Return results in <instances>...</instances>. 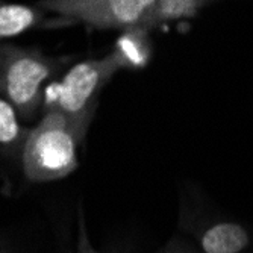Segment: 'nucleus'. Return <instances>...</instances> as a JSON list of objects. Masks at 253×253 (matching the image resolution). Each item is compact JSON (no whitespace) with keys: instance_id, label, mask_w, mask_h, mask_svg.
<instances>
[{"instance_id":"6e6552de","label":"nucleus","mask_w":253,"mask_h":253,"mask_svg":"<svg viewBox=\"0 0 253 253\" xmlns=\"http://www.w3.org/2000/svg\"><path fill=\"white\" fill-rule=\"evenodd\" d=\"M112 53L116 55L123 68H141L146 65L150 50L147 29L144 28H130L119 38Z\"/></svg>"},{"instance_id":"1a4fd4ad","label":"nucleus","mask_w":253,"mask_h":253,"mask_svg":"<svg viewBox=\"0 0 253 253\" xmlns=\"http://www.w3.org/2000/svg\"><path fill=\"white\" fill-rule=\"evenodd\" d=\"M200 8L190 3L188 0H156L153 3L143 28L152 29L167 21H174L179 18H188L196 15Z\"/></svg>"},{"instance_id":"f257e3e1","label":"nucleus","mask_w":253,"mask_h":253,"mask_svg":"<svg viewBox=\"0 0 253 253\" xmlns=\"http://www.w3.org/2000/svg\"><path fill=\"white\" fill-rule=\"evenodd\" d=\"M75 61L70 55H47L35 47L0 42V96L32 122L42 112L45 88Z\"/></svg>"},{"instance_id":"39448f33","label":"nucleus","mask_w":253,"mask_h":253,"mask_svg":"<svg viewBox=\"0 0 253 253\" xmlns=\"http://www.w3.org/2000/svg\"><path fill=\"white\" fill-rule=\"evenodd\" d=\"M49 23H53L49 12L37 3L26 5L0 0V42H8L14 37L47 26Z\"/></svg>"},{"instance_id":"0eeeda50","label":"nucleus","mask_w":253,"mask_h":253,"mask_svg":"<svg viewBox=\"0 0 253 253\" xmlns=\"http://www.w3.org/2000/svg\"><path fill=\"white\" fill-rule=\"evenodd\" d=\"M250 243L246 229L238 223H217L208 227L200 238L205 253H241Z\"/></svg>"},{"instance_id":"7ed1b4c3","label":"nucleus","mask_w":253,"mask_h":253,"mask_svg":"<svg viewBox=\"0 0 253 253\" xmlns=\"http://www.w3.org/2000/svg\"><path fill=\"white\" fill-rule=\"evenodd\" d=\"M84 143L73 125L61 112L45 109L31 127L23 150V171L34 182L68 176L78 167V147Z\"/></svg>"},{"instance_id":"20e7f679","label":"nucleus","mask_w":253,"mask_h":253,"mask_svg":"<svg viewBox=\"0 0 253 253\" xmlns=\"http://www.w3.org/2000/svg\"><path fill=\"white\" fill-rule=\"evenodd\" d=\"M156 0H38L37 5L55 14L61 25L82 23L93 29L126 31L143 28Z\"/></svg>"},{"instance_id":"f03ea898","label":"nucleus","mask_w":253,"mask_h":253,"mask_svg":"<svg viewBox=\"0 0 253 253\" xmlns=\"http://www.w3.org/2000/svg\"><path fill=\"white\" fill-rule=\"evenodd\" d=\"M122 68L119 58L112 52L103 58L72 64L62 73L61 81L50 82L45 88L42 111L55 109L61 112L85 140L102 89Z\"/></svg>"},{"instance_id":"9d476101","label":"nucleus","mask_w":253,"mask_h":253,"mask_svg":"<svg viewBox=\"0 0 253 253\" xmlns=\"http://www.w3.org/2000/svg\"><path fill=\"white\" fill-rule=\"evenodd\" d=\"M188 2L196 5V6H199V8H202V6H205V3H208L210 0H188Z\"/></svg>"},{"instance_id":"423d86ee","label":"nucleus","mask_w":253,"mask_h":253,"mask_svg":"<svg viewBox=\"0 0 253 253\" xmlns=\"http://www.w3.org/2000/svg\"><path fill=\"white\" fill-rule=\"evenodd\" d=\"M29 132L17 109L0 96V159L21 161Z\"/></svg>"}]
</instances>
